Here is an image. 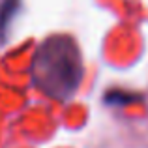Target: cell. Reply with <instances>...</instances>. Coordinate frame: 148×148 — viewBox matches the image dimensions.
<instances>
[{"label": "cell", "instance_id": "obj_1", "mask_svg": "<svg viewBox=\"0 0 148 148\" xmlns=\"http://www.w3.org/2000/svg\"><path fill=\"white\" fill-rule=\"evenodd\" d=\"M83 58L75 40L54 34L41 41L32 58L30 75L43 94L54 99H68L83 81Z\"/></svg>", "mask_w": 148, "mask_h": 148}, {"label": "cell", "instance_id": "obj_2", "mask_svg": "<svg viewBox=\"0 0 148 148\" xmlns=\"http://www.w3.org/2000/svg\"><path fill=\"white\" fill-rule=\"evenodd\" d=\"M17 8H19V0H4L0 4V38L6 34L8 25L11 23Z\"/></svg>", "mask_w": 148, "mask_h": 148}, {"label": "cell", "instance_id": "obj_3", "mask_svg": "<svg viewBox=\"0 0 148 148\" xmlns=\"http://www.w3.org/2000/svg\"><path fill=\"white\" fill-rule=\"evenodd\" d=\"M139 99H141V96H135L126 90H109L107 96H105V103H111V105H127Z\"/></svg>", "mask_w": 148, "mask_h": 148}]
</instances>
